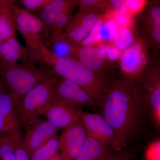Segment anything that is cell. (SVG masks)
<instances>
[{"instance_id": "cell-16", "label": "cell", "mask_w": 160, "mask_h": 160, "mask_svg": "<svg viewBox=\"0 0 160 160\" xmlns=\"http://www.w3.org/2000/svg\"><path fill=\"white\" fill-rule=\"evenodd\" d=\"M99 18V14L95 12L78 11L62 35L73 42L79 44L89 34Z\"/></svg>"}, {"instance_id": "cell-29", "label": "cell", "mask_w": 160, "mask_h": 160, "mask_svg": "<svg viewBox=\"0 0 160 160\" xmlns=\"http://www.w3.org/2000/svg\"><path fill=\"white\" fill-rule=\"evenodd\" d=\"M138 152L137 147H126L117 154L112 153L105 160H133L137 157Z\"/></svg>"}, {"instance_id": "cell-32", "label": "cell", "mask_w": 160, "mask_h": 160, "mask_svg": "<svg viewBox=\"0 0 160 160\" xmlns=\"http://www.w3.org/2000/svg\"><path fill=\"white\" fill-rule=\"evenodd\" d=\"M125 1L126 0H109L110 12L107 15L113 13L119 14H127Z\"/></svg>"}, {"instance_id": "cell-19", "label": "cell", "mask_w": 160, "mask_h": 160, "mask_svg": "<svg viewBox=\"0 0 160 160\" xmlns=\"http://www.w3.org/2000/svg\"><path fill=\"white\" fill-rule=\"evenodd\" d=\"M22 141V132L0 134V160H17V149Z\"/></svg>"}, {"instance_id": "cell-4", "label": "cell", "mask_w": 160, "mask_h": 160, "mask_svg": "<svg viewBox=\"0 0 160 160\" xmlns=\"http://www.w3.org/2000/svg\"><path fill=\"white\" fill-rule=\"evenodd\" d=\"M55 75L49 70L37 69L29 65L0 64V78L16 101L47 78Z\"/></svg>"}, {"instance_id": "cell-10", "label": "cell", "mask_w": 160, "mask_h": 160, "mask_svg": "<svg viewBox=\"0 0 160 160\" xmlns=\"http://www.w3.org/2000/svg\"><path fill=\"white\" fill-rule=\"evenodd\" d=\"M52 98L80 108L98 109V103L86 91L73 82L60 77L56 78Z\"/></svg>"}, {"instance_id": "cell-22", "label": "cell", "mask_w": 160, "mask_h": 160, "mask_svg": "<svg viewBox=\"0 0 160 160\" xmlns=\"http://www.w3.org/2000/svg\"><path fill=\"white\" fill-rule=\"evenodd\" d=\"M17 29L11 9L9 7L0 8V33L3 40L6 41L15 35Z\"/></svg>"}, {"instance_id": "cell-8", "label": "cell", "mask_w": 160, "mask_h": 160, "mask_svg": "<svg viewBox=\"0 0 160 160\" xmlns=\"http://www.w3.org/2000/svg\"><path fill=\"white\" fill-rule=\"evenodd\" d=\"M138 88L155 126L160 124V61L152 62L138 83Z\"/></svg>"}, {"instance_id": "cell-6", "label": "cell", "mask_w": 160, "mask_h": 160, "mask_svg": "<svg viewBox=\"0 0 160 160\" xmlns=\"http://www.w3.org/2000/svg\"><path fill=\"white\" fill-rule=\"evenodd\" d=\"M152 62L148 46L136 37L134 42L122 51L119 59L120 76L137 84Z\"/></svg>"}, {"instance_id": "cell-2", "label": "cell", "mask_w": 160, "mask_h": 160, "mask_svg": "<svg viewBox=\"0 0 160 160\" xmlns=\"http://www.w3.org/2000/svg\"><path fill=\"white\" fill-rule=\"evenodd\" d=\"M37 62L47 65L54 74L79 86L97 102L98 106L107 95L113 78L90 70L75 59L56 57L46 46L38 56Z\"/></svg>"}, {"instance_id": "cell-21", "label": "cell", "mask_w": 160, "mask_h": 160, "mask_svg": "<svg viewBox=\"0 0 160 160\" xmlns=\"http://www.w3.org/2000/svg\"><path fill=\"white\" fill-rule=\"evenodd\" d=\"M60 136H55L35 150L30 156V160H49L58 153L60 149Z\"/></svg>"}, {"instance_id": "cell-13", "label": "cell", "mask_w": 160, "mask_h": 160, "mask_svg": "<svg viewBox=\"0 0 160 160\" xmlns=\"http://www.w3.org/2000/svg\"><path fill=\"white\" fill-rule=\"evenodd\" d=\"M75 59L90 70L112 77V62L106 57L105 52L98 46L78 45Z\"/></svg>"}, {"instance_id": "cell-35", "label": "cell", "mask_w": 160, "mask_h": 160, "mask_svg": "<svg viewBox=\"0 0 160 160\" xmlns=\"http://www.w3.org/2000/svg\"><path fill=\"white\" fill-rule=\"evenodd\" d=\"M10 50V47L6 41H4L0 44V58H2Z\"/></svg>"}, {"instance_id": "cell-36", "label": "cell", "mask_w": 160, "mask_h": 160, "mask_svg": "<svg viewBox=\"0 0 160 160\" xmlns=\"http://www.w3.org/2000/svg\"><path fill=\"white\" fill-rule=\"evenodd\" d=\"M15 1L13 0H0V8L9 7L11 8L15 5Z\"/></svg>"}, {"instance_id": "cell-7", "label": "cell", "mask_w": 160, "mask_h": 160, "mask_svg": "<svg viewBox=\"0 0 160 160\" xmlns=\"http://www.w3.org/2000/svg\"><path fill=\"white\" fill-rule=\"evenodd\" d=\"M11 9L17 29L26 42L29 61L33 62L46 46L40 36L42 25L35 15L24 8L14 5Z\"/></svg>"}, {"instance_id": "cell-23", "label": "cell", "mask_w": 160, "mask_h": 160, "mask_svg": "<svg viewBox=\"0 0 160 160\" xmlns=\"http://www.w3.org/2000/svg\"><path fill=\"white\" fill-rule=\"evenodd\" d=\"M75 8H70L65 9L58 16L50 30L52 39L62 35L72 19V12Z\"/></svg>"}, {"instance_id": "cell-37", "label": "cell", "mask_w": 160, "mask_h": 160, "mask_svg": "<svg viewBox=\"0 0 160 160\" xmlns=\"http://www.w3.org/2000/svg\"><path fill=\"white\" fill-rule=\"evenodd\" d=\"M7 86L6 84L4 82L2 79L0 78V93L5 90V89H7Z\"/></svg>"}, {"instance_id": "cell-11", "label": "cell", "mask_w": 160, "mask_h": 160, "mask_svg": "<svg viewBox=\"0 0 160 160\" xmlns=\"http://www.w3.org/2000/svg\"><path fill=\"white\" fill-rule=\"evenodd\" d=\"M60 136L62 160H73L82 150L88 134L81 119L63 129Z\"/></svg>"}, {"instance_id": "cell-27", "label": "cell", "mask_w": 160, "mask_h": 160, "mask_svg": "<svg viewBox=\"0 0 160 160\" xmlns=\"http://www.w3.org/2000/svg\"><path fill=\"white\" fill-rule=\"evenodd\" d=\"M96 46L99 47L105 52L106 57L111 62L119 59L122 51L113 43L102 42Z\"/></svg>"}, {"instance_id": "cell-20", "label": "cell", "mask_w": 160, "mask_h": 160, "mask_svg": "<svg viewBox=\"0 0 160 160\" xmlns=\"http://www.w3.org/2000/svg\"><path fill=\"white\" fill-rule=\"evenodd\" d=\"M50 49H49L56 57L62 58L75 59L78 44L72 42L62 35L49 41Z\"/></svg>"}, {"instance_id": "cell-39", "label": "cell", "mask_w": 160, "mask_h": 160, "mask_svg": "<svg viewBox=\"0 0 160 160\" xmlns=\"http://www.w3.org/2000/svg\"><path fill=\"white\" fill-rule=\"evenodd\" d=\"M4 41V40H3V38L2 37V34H1V33H0V44H1V43H2V42H3Z\"/></svg>"}, {"instance_id": "cell-28", "label": "cell", "mask_w": 160, "mask_h": 160, "mask_svg": "<svg viewBox=\"0 0 160 160\" xmlns=\"http://www.w3.org/2000/svg\"><path fill=\"white\" fill-rule=\"evenodd\" d=\"M149 1L144 0H126V13L130 18L139 13Z\"/></svg>"}, {"instance_id": "cell-18", "label": "cell", "mask_w": 160, "mask_h": 160, "mask_svg": "<svg viewBox=\"0 0 160 160\" xmlns=\"http://www.w3.org/2000/svg\"><path fill=\"white\" fill-rule=\"evenodd\" d=\"M112 153L109 147L88 136L82 150L73 160H105Z\"/></svg>"}, {"instance_id": "cell-1", "label": "cell", "mask_w": 160, "mask_h": 160, "mask_svg": "<svg viewBox=\"0 0 160 160\" xmlns=\"http://www.w3.org/2000/svg\"><path fill=\"white\" fill-rule=\"evenodd\" d=\"M98 109L114 130L116 138L112 149L118 152L137 138L148 114L137 84L120 76L112 78L109 92Z\"/></svg>"}, {"instance_id": "cell-5", "label": "cell", "mask_w": 160, "mask_h": 160, "mask_svg": "<svg viewBox=\"0 0 160 160\" xmlns=\"http://www.w3.org/2000/svg\"><path fill=\"white\" fill-rule=\"evenodd\" d=\"M56 77L47 78L16 101V107L22 126L25 132L39 116L38 113L52 99Z\"/></svg>"}, {"instance_id": "cell-3", "label": "cell", "mask_w": 160, "mask_h": 160, "mask_svg": "<svg viewBox=\"0 0 160 160\" xmlns=\"http://www.w3.org/2000/svg\"><path fill=\"white\" fill-rule=\"evenodd\" d=\"M131 27L136 37L148 46L152 61H160V1H149L139 13L132 18Z\"/></svg>"}, {"instance_id": "cell-33", "label": "cell", "mask_w": 160, "mask_h": 160, "mask_svg": "<svg viewBox=\"0 0 160 160\" xmlns=\"http://www.w3.org/2000/svg\"><path fill=\"white\" fill-rule=\"evenodd\" d=\"M20 59H22L21 55L13 49L10 50L4 56L0 58V64L2 65H13L16 64Z\"/></svg>"}, {"instance_id": "cell-26", "label": "cell", "mask_w": 160, "mask_h": 160, "mask_svg": "<svg viewBox=\"0 0 160 160\" xmlns=\"http://www.w3.org/2000/svg\"><path fill=\"white\" fill-rule=\"evenodd\" d=\"M118 28L114 21L106 15L101 27V35L102 42L113 43L118 35Z\"/></svg>"}, {"instance_id": "cell-15", "label": "cell", "mask_w": 160, "mask_h": 160, "mask_svg": "<svg viewBox=\"0 0 160 160\" xmlns=\"http://www.w3.org/2000/svg\"><path fill=\"white\" fill-rule=\"evenodd\" d=\"M16 100L7 88L0 93V134L21 132Z\"/></svg>"}, {"instance_id": "cell-9", "label": "cell", "mask_w": 160, "mask_h": 160, "mask_svg": "<svg viewBox=\"0 0 160 160\" xmlns=\"http://www.w3.org/2000/svg\"><path fill=\"white\" fill-rule=\"evenodd\" d=\"M82 112L80 107L52 98L38 114L46 117L47 121L60 129H65L80 121Z\"/></svg>"}, {"instance_id": "cell-31", "label": "cell", "mask_w": 160, "mask_h": 160, "mask_svg": "<svg viewBox=\"0 0 160 160\" xmlns=\"http://www.w3.org/2000/svg\"><path fill=\"white\" fill-rule=\"evenodd\" d=\"M6 41L8 43L10 49L17 52L21 55L23 61H30L28 58V53L27 49L21 45L17 38L16 35L9 38Z\"/></svg>"}, {"instance_id": "cell-30", "label": "cell", "mask_w": 160, "mask_h": 160, "mask_svg": "<svg viewBox=\"0 0 160 160\" xmlns=\"http://www.w3.org/2000/svg\"><path fill=\"white\" fill-rule=\"evenodd\" d=\"M52 0H21L19 1L27 11H39L52 2Z\"/></svg>"}, {"instance_id": "cell-25", "label": "cell", "mask_w": 160, "mask_h": 160, "mask_svg": "<svg viewBox=\"0 0 160 160\" xmlns=\"http://www.w3.org/2000/svg\"><path fill=\"white\" fill-rule=\"evenodd\" d=\"M106 17V14L103 15L99 19L89 34L79 44L80 46H96L102 42L101 38V29Z\"/></svg>"}, {"instance_id": "cell-14", "label": "cell", "mask_w": 160, "mask_h": 160, "mask_svg": "<svg viewBox=\"0 0 160 160\" xmlns=\"http://www.w3.org/2000/svg\"><path fill=\"white\" fill-rule=\"evenodd\" d=\"M81 119L88 136L109 148H112L116 138L115 133L110 124L102 115L82 112Z\"/></svg>"}, {"instance_id": "cell-17", "label": "cell", "mask_w": 160, "mask_h": 160, "mask_svg": "<svg viewBox=\"0 0 160 160\" xmlns=\"http://www.w3.org/2000/svg\"><path fill=\"white\" fill-rule=\"evenodd\" d=\"M78 0H52L45 8L37 11V17L42 25L44 34L48 37L52 26L57 18L65 9L75 8L78 6Z\"/></svg>"}, {"instance_id": "cell-38", "label": "cell", "mask_w": 160, "mask_h": 160, "mask_svg": "<svg viewBox=\"0 0 160 160\" xmlns=\"http://www.w3.org/2000/svg\"><path fill=\"white\" fill-rule=\"evenodd\" d=\"M49 160H62V158H61V155H60V153H58L54 157L52 158L51 159Z\"/></svg>"}, {"instance_id": "cell-12", "label": "cell", "mask_w": 160, "mask_h": 160, "mask_svg": "<svg viewBox=\"0 0 160 160\" xmlns=\"http://www.w3.org/2000/svg\"><path fill=\"white\" fill-rule=\"evenodd\" d=\"M59 129L40 116L30 128L26 131L23 138L22 145L27 153L30 155L52 138L57 135Z\"/></svg>"}, {"instance_id": "cell-24", "label": "cell", "mask_w": 160, "mask_h": 160, "mask_svg": "<svg viewBox=\"0 0 160 160\" xmlns=\"http://www.w3.org/2000/svg\"><path fill=\"white\" fill-rule=\"evenodd\" d=\"M136 38V37L131 27L120 28L113 44L122 51L134 42Z\"/></svg>"}, {"instance_id": "cell-34", "label": "cell", "mask_w": 160, "mask_h": 160, "mask_svg": "<svg viewBox=\"0 0 160 160\" xmlns=\"http://www.w3.org/2000/svg\"><path fill=\"white\" fill-rule=\"evenodd\" d=\"M22 142L20 143L17 149V160H30L29 155L23 147Z\"/></svg>"}]
</instances>
